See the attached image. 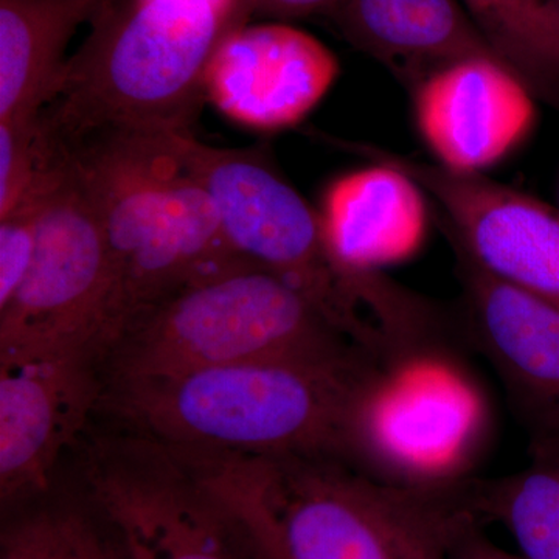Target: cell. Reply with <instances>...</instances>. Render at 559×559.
I'll return each mask as SVG.
<instances>
[{
    "mask_svg": "<svg viewBox=\"0 0 559 559\" xmlns=\"http://www.w3.org/2000/svg\"><path fill=\"white\" fill-rule=\"evenodd\" d=\"M396 374L371 358L252 360L108 381L100 406L182 450L367 460L371 406Z\"/></svg>",
    "mask_w": 559,
    "mask_h": 559,
    "instance_id": "cell-1",
    "label": "cell"
},
{
    "mask_svg": "<svg viewBox=\"0 0 559 559\" xmlns=\"http://www.w3.org/2000/svg\"><path fill=\"white\" fill-rule=\"evenodd\" d=\"M261 559H448L452 485L411 487L331 455L182 450Z\"/></svg>",
    "mask_w": 559,
    "mask_h": 559,
    "instance_id": "cell-2",
    "label": "cell"
},
{
    "mask_svg": "<svg viewBox=\"0 0 559 559\" xmlns=\"http://www.w3.org/2000/svg\"><path fill=\"white\" fill-rule=\"evenodd\" d=\"M173 135L108 131L68 145L108 250L102 362L162 301L246 261L231 250L212 198L180 159Z\"/></svg>",
    "mask_w": 559,
    "mask_h": 559,
    "instance_id": "cell-3",
    "label": "cell"
},
{
    "mask_svg": "<svg viewBox=\"0 0 559 559\" xmlns=\"http://www.w3.org/2000/svg\"><path fill=\"white\" fill-rule=\"evenodd\" d=\"M250 16L248 0H105L43 116L66 145L108 131L193 132L210 62Z\"/></svg>",
    "mask_w": 559,
    "mask_h": 559,
    "instance_id": "cell-4",
    "label": "cell"
},
{
    "mask_svg": "<svg viewBox=\"0 0 559 559\" xmlns=\"http://www.w3.org/2000/svg\"><path fill=\"white\" fill-rule=\"evenodd\" d=\"M358 358L377 359L296 286L241 261L146 312L114 344L102 367L108 382L263 359Z\"/></svg>",
    "mask_w": 559,
    "mask_h": 559,
    "instance_id": "cell-5",
    "label": "cell"
},
{
    "mask_svg": "<svg viewBox=\"0 0 559 559\" xmlns=\"http://www.w3.org/2000/svg\"><path fill=\"white\" fill-rule=\"evenodd\" d=\"M173 139L180 159L212 198L231 250L300 289L374 358L392 359V347L367 307L371 271L337 263L319 210L278 170L267 146L218 148L193 132Z\"/></svg>",
    "mask_w": 559,
    "mask_h": 559,
    "instance_id": "cell-6",
    "label": "cell"
},
{
    "mask_svg": "<svg viewBox=\"0 0 559 559\" xmlns=\"http://www.w3.org/2000/svg\"><path fill=\"white\" fill-rule=\"evenodd\" d=\"M84 479L130 559H261L168 444L135 432L94 441Z\"/></svg>",
    "mask_w": 559,
    "mask_h": 559,
    "instance_id": "cell-7",
    "label": "cell"
},
{
    "mask_svg": "<svg viewBox=\"0 0 559 559\" xmlns=\"http://www.w3.org/2000/svg\"><path fill=\"white\" fill-rule=\"evenodd\" d=\"M109 288L100 219L73 167L44 207L35 260L21 288L0 308V359L62 352L97 356Z\"/></svg>",
    "mask_w": 559,
    "mask_h": 559,
    "instance_id": "cell-8",
    "label": "cell"
},
{
    "mask_svg": "<svg viewBox=\"0 0 559 559\" xmlns=\"http://www.w3.org/2000/svg\"><path fill=\"white\" fill-rule=\"evenodd\" d=\"M347 150L407 173L432 198L452 248L491 277L559 307V212L485 175L360 143Z\"/></svg>",
    "mask_w": 559,
    "mask_h": 559,
    "instance_id": "cell-9",
    "label": "cell"
},
{
    "mask_svg": "<svg viewBox=\"0 0 559 559\" xmlns=\"http://www.w3.org/2000/svg\"><path fill=\"white\" fill-rule=\"evenodd\" d=\"M90 352L0 359L3 506L46 491L62 452L100 406L105 381Z\"/></svg>",
    "mask_w": 559,
    "mask_h": 559,
    "instance_id": "cell-10",
    "label": "cell"
},
{
    "mask_svg": "<svg viewBox=\"0 0 559 559\" xmlns=\"http://www.w3.org/2000/svg\"><path fill=\"white\" fill-rule=\"evenodd\" d=\"M409 91L419 138L448 170L484 175L520 148L535 127V94L495 58L451 62Z\"/></svg>",
    "mask_w": 559,
    "mask_h": 559,
    "instance_id": "cell-11",
    "label": "cell"
},
{
    "mask_svg": "<svg viewBox=\"0 0 559 559\" xmlns=\"http://www.w3.org/2000/svg\"><path fill=\"white\" fill-rule=\"evenodd\" d=\"M340 60L308 32L285 24H246L210 62L205 91L227 119L250 130L297 127L329 94Z\"/></svg>",
    "mask_w": 559,
    "mask_h": 559,
    "instance_id": "cell-12",
    "label": "cell"
},
{
    "mask_svg": "<svg viewBox=\"0 0 559 559\" xmlns=\"http://www.w3.org/2000/svg\"><path fill=\"white\" fill-rule=\"evenodd\" d=\"M454 250L471 333L528 426L533 455L559 454V307Z\"/></svg>",
    "mask_w": 559,
    "mask_h": 559,
    "instance_id": "cell-13",
    "label": "cell"
},
{
    "mask_svg": "<svg viewBox=\"0 0 559 559\" xmlns=\"http://www.w3.org/2000/svg\"><path fill=\"white\" fill-rule=\"evenodd\" d=\"M426 197L417 180L382 162L345 173L319 209L330 252L341 266L359 271L411 259L428 235Z\"/></svg>",
    "mask_w": 559,
    "mask_h": 559,
    "instance_id": "cell-14",
    "label": "cell"
},
{
    "mask_svg": "<svg viewBox=\"0 0 559 559\" xmlns=\"http://www.w3.org/2000/svg\"><path fill=\"white\" fill-rule=\"evenodd\" d=\"M329 17L342 38L407 87L451 62L502 61L460 0H341Z\"/></svg>",
    "mask_w": 559,
    "mask_h": 559,
    "instance_id": "cell-15",
    "label": "cell"
},
{
    "mask_svg": "<svg viewBox=\"0 0 559 559\" xmlns=\"http://www.w3.org/2000/svg\"><path fill=\"white\" fill-rule=\"evenodd\" d=\"M105 0H0V120L43 112L57 95L70 39Z\"/></svg>",
    "mask_w": 559,
    "mask_h": 559,
    "instance_id": "cell-16",
    "label": "cell"
},
{
    "mask_svg": "<svg viewBox=\"0 0 559 559\" xmlns=\"http://www.w3.org/2000/svg\"><path fill=\"white\" fill-rule=\"evenodd\" d=\"M465 510L500 522L524 559H559V454L535 455L528 469L491 484H463Z\"/></svg>",
    "mask_w": 559,
    "mask_h": 559,
    "instance_id": "cell-17",
    "label": "cell"
},
{
    "mask_svg": "<svg viewBox=\"0 0 559 559\" xmlns=\"http://www.w3.org/2000/svg\"><path fill=\"white\" fill-rule=\"evenodd\" d=\"M500 60L559 109V24L549 0H460Z\"/></svg>",
    "mask_w": 559,
    "mask_h": 559,
    "instance_id": "cell-18",
    "label": "cell"
},
{
    "mask_svg": "<svg viewBox=\"0 0 559 559\" xmlns=\"http://www.w3.org/2000/svg\"><path fill=\"white\" fill-rule=\"evenodd\" d=\"M0 559L130 557L100 511H87L72 503H51L22 513L5 525L0 538Z\"/></svg>",
    "mask_w": 559,
    "mask_h": 559,
    "instance_id": "cell-19",
    "label": "cell"
},
{
    "mask_svg": "<svg viewBox=\"0 0 559 559\" xmlns=\"http://www.w3.org/2000/svg\"><path fill=\"white\" fill-rule=\"evenodd\" d=\"M57 183L22 201L0 218V308L9 305L31 271L38 248L40 218Z\"/></svg>",
    "mask_w": 559,
    "mask_h": 559,
    "instance_id": "cell-20",
    "label": "cell"
},
{
    "mask_svg": "<svg viewBox=\"0 0 559 559\" xmlns=\"http://www.w3.org/2000/svg\"><path fill=\"white\" fill-rule=\"evenodd\" d=\"M448 559H524L500 549L480 532L479 521L463 514L451 532Z\"/></svg>",
    "mask_w": 559,
    "mask_h": 559,
    "instance_id": "cell-21",
    "label": "cell"
},
{
    "mask_svg": "<svg viewBox=\"0 0 559 559\" xmlns=\"http://www.w3.org/2000/svg\"><path fill=\"white\" fill-rule=\"evenodd\" d=\"M341 0H248L250 14L288 21L325 14L336 9Z\"/></svg>",
    "mask_w": 559,
    "mask_h": 559,
    "instance_id": "cell-22",
    "label": "cell"
},
{
    "mask_svg": "<svg viewBox=\"0 0 559 559\" xmlns=\"http://www.w3.org/2000/svg\"><path fill=\"white\" fill-rule=\"evenodd\" d=\"M551 11H554L555 17H557L559 24V0H549Z\"/></svg>",
    "mask_w": 559,
    "mask_h": 559,
    "instance_id": "cell-23",
    "label": "cell"
}]
</instances>
